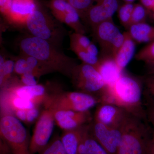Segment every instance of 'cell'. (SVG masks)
I'll return each mask as SVG.
<instances>
[{
	"mask_svg": "<svg viewBox=\"0 0 154 154\" xmlns=\"http://www.w3.org/2000/svg\"><path fill=\"white\" fill-rule=\"evenodd\" d=\"M146 121L128 113L120 127L122 137L116 154H146L152 132Z\"/></svg>",
	"mask_w": 154,
	"mask_h": 154,
	"instance_id": "obj_3",
	"label": "cell"
},
{
	"mask_svg": "<svg viewBox=\"0 0 154 154\" xmlns=\"http://www.w3.org/2000/svg\"><path fill=\"white\" fill-rule=\"evenodd\" d=\"M141 5L147 10H152L154 9V0H140Z\"/></svg>",
	"mask_w": 154,
	"mask_h": 154,
	"instance_id": "obj_38",
	"label": "cell"
},
{
	"mask_svg": "<svg viewBox=\"0 0 154 154\" xmlns=\"http://www.w3.org/2000/svg\"><path fill=\"white\" fill-rule=\"evenodd\" d=\"M95 67L107 86L114 84L123 71L119 68L114 58L110 57H99V63Z\"/></svg>",
	"mask_w": 154,
	"mask_h": 154,
	"instance_id": "obj_17",
	"label": "cell"
},
{
	"mask_svg": "<svg viewBox=\"0 0 154 154\" xmlns=\"http://www.w3.org/2000/svg\"><path fill=\"white\" fill-rule=\"evenodd\" d=\"M5 95L6 96V104L8 107L14 110V112L19 109L28 110L36 106L32 101L18 97L8 91H6Z\"/></svg>",
	"mask_w": 154,
	"mask_h": 154,
	"instance_id": "obj_21",
	"label": "cell"
},
{
	"mask_svg": "<svg viewBox=\"0 0 154 154\" xmlns=\"http://www.w3.org/2000/svg\"><path fill=\"white\" fill-rule=\"evenodd\" d=\"M21 81L22 85H24L33 86L37 84L36 78L30 72L21 75Z\"/></svg>",
	"mask_w": 154,
	"mask_h": 154,
	"instance_id": "obj_33",
	"label": "cell"
},
{
	"mask_svg": "<svg viewBox=\"0 0 154 154\" xmlns=\"http://www.w3.org/2000/svg\"><path fill=\"white\" fill-rule=\"evenodd\" d=\"M38 154H67L61 141L60 138L56 137L49 142Z\"/></svg>",
	"mask_w": 154,
	"mask_h": 154,
	"instance_id": "obj_26",
	"label": "cell"
},
{
	"mask_svg": "<svg viewBox=\"0 0 154 154\" xmlns=\"http://www.w3.org/2000/svg\"><path fill=\"white\" fill-rule=\"evenodd\" d=\"M133 3H125L120 6L118 10V17L122 25L126 28L131 25V15L134 6Z\"/></svg>",
	"mask_w": 154,
	"mask_h": 154,
	"instance_id": "obj_25",
	"label": "cell"
},
{
	"mask_svg": "<svg viewBox=\"0 0 154 154\" xmlns=\"http://www.w3.org/2000/svg\"><path fill=\"white\" fill-rule=\"evenodd\" d=\"M147 9L141 4L135 5L131 15V25L145 23L147 17Z\"/></svg>",
	"mask_w": 154,
	"mask_h": 154,
	"instance_id": "obj_28",
	"label": "cell"
},
{
	"mask_svg": "<svg viewBox=\"0 0 154 154\" xmlns=\"http://www.w3.org/2000/svg\"><path fill=\"white\" fill-rule=\"evenodd\" d=\"M29 70L28 63L23 54L17 58L15 62L14 72L17 74L21 76L28 72Z\"/></svg>",
	"mask_w": 154,
	"mask_h": 154,
	"instance_id": "obj_31",
	"label": "cell"
},
{
	"mask_svg": "<svg viewBox=\"0 0 154 154\" xmlns=\"http://www.w3.org/2000/svg\"><path fill=\"white\" fill-rule=\"evenodd\" d=\"M130 35L138 43L154 41V27L145 23L131 25L128 28Z\"/></svg>",
	"mask_w": 154,
	"mask_h": 154,
	"instance_id": "obj_19",
	"label": "cell"
},
{
	"mask_svg": "<svg viewBox=\"0 0 154 154\" xmlns=\"http://www.w3.org/2000/svg\"><path fill=\"white\" fill-rule=\"evenodd\" d=\"M46 5L58 21L66 24L76 33L85 34L86 28L81 22L79 14L66 1L49 0L46 3Z\"/></svg>",
	"mask_w": 154,
	"mask_h": 154,
	"instance_id": "obj_9",
	"label": "cell"
},
{
	"mask_svg": "<svg viewBox=\"0 0 154 154\" xmlns=\"http://www.w3.org/2000/svg\"><path fill=\"white\" fill-rule=\"evenodd\" d=\"M148 70L149 75L154 74V61L145 62Z\"/></svg>",
	"mask_w": 154,
	"mask_h": 154,
	"instance_id": "obj_40",
	"label": "cell"
},
{
	"mask_svg": "<svg viewBox=\"0 0 154 154\" xmlns=\"http://www.w3.org/2000/svg\"><path fill=\"white\" fill-rule=\"evenodd\" d=\"M146 154H154V131H153L151 138L148 147Z\"/></svg>",
	"mask_w": 154,
	"mask_h": 154,
	"instance_id": "obj_39",
	"label": "cell"
},
{
	"mask_svg": "<svg viewBox=\"0 0 154 154\" xmlns=\"http://www.w3.org/2000/svg\"><path fill=\"white\" fill-rule=\"evenodd\" d=\"M68 2L75 8L84 21L89 9L94 5L95 0H68Z\"/></svg>",
	"mask_w": 154,
	"mask_h": 154,
	"instance_id": "obj_27",
	"label": "cell"
},
{
	"mask_svg": "<svg viewBox=\"0 0 154 154\" xmlns=\"http://www.w3.org/2000/svg\"><path fill=\"white\" fill-rule=\"evenodd\" d=\"M15 62L12 60H5L2 55L0 58V85L3 87L8 81L14 72Z\"/></svg>",
	"mask_w": 154,
	"mask_h": 154,
	"instance_id": "obj_23",
	"label": "cell"
},
{
	"mask_svg": "<svg viewBox=\"0 0 154 154\" xmlns=\"http://www.w3.org/2000/svg\"><path fill=\"white\" fill-rule=\"evenodd\" d=\"M124 41L114 57V59L119 68L123 71L132 59L135 51L136 42L128 31L123 33Z\"/></svg>",
	"mask_w": 154,
	"mask_h": 154,
	"instance_id": "obj_18",
	"label": "cell"
},
{
	"mask_svg": "<svg viewBox=\"0 0 154 154\" xmlns=\"http://www.w3.org/2000/svg\"><path fill=\"white\" fill-rule=\"evenodd\" d=\"M119 31H120L116 26L113 19L102 22L93 30L94 37L101 48L100 57H112L111 45L114 38Z\"/></svg>",
	"mask_w": 154,
	"mask_h": 154,
	"instance_id": "obj_13",
	"label": "cell"
},
{
	"mask_svg": "<svg viewBox=\"0 0 154 154\" xmlns=\"http://www.w3.org/2000/svg\"><path fill=\"white\" fill-rule=\"evenodd\" d=\"M43 104L45 109L54 111H88L100 103L99 98L90 94L77 92H59L46 95Z\"/></svg>",
	"mask_w": 154,
	"mask_h": 154,
	"instance_id": "obj_5",
	"label": "cell"
},
{
	"mask_svg": "<svg viewBox=\"0 0 154 154\" xmlns=\"http://www.w3.org/2000/svg\"><path fill=\"white\" fill-rule=\"evenodd\" d=\"M70 49L75 53L82 63L96 67L99 63V57L90 54L87 50L70 42Z\"/></svg>",
	"mask_w": 154,
	"mask_h": 154,
	"instance_id": "obj_22",
	"label": "cell"
},
{
	"mask_svg": "<svg viewBox=\"0 0 154 154\" xmlns=\"http://www.w3.org/2000/svg\"><path fill=\"white\" fill-rule=\"evenodd\" d=\"M143 78L123 71L114 84L106 86L100 97V103L116 105L146 121V112L143 103Z\"/></svg>",
	"mask_w": 154,
	"mask_h": 154,
	"instance_id": "obj_1",
	"label": "cell"
},
{
	"mask_svg": "<svg viewBox=\"0 0 154 154\" xmlns=\"http://www.w3.org/2000/svg\"><path fill=\"white\" fill-rule=\"evenodd\" d=\"M128 113L116 105L109 103L99 104L94 119L111 127L120 128Z\"/></svg>",
	"mask_w": 154,
	"mask_h": 154,
	"instance_id": "obj_12",
	"label": "cell"
},
{
	"mask_svg": "<svg viewBox=\"0 0 154 154\" xmlns=\"http://www.w3.org/2000/svg\"><path fill=\"white\" fill-rule=\"evenodd\" d=\"M143 97L146 105H154V74L143 78Z\"/></svg>",
	"mask_w": 154,
	"mask_h": 154,
	"instance_id": "obj_24",
	"label": "cell"
},
{
	"mask_svg": "<svg viewBox=\"0 0 154 154\" xmlns=\"http://www.w3.org/2000/svg\"><path fill=\"white\" fill-rule=\"evenodd\" d=\"M26 110L24 109H19L15 111V116L21 121H26Z\"/></svg>",
	"mask_w": 154,
	"mask_h": 154,
	"instance_id": "obj_37",
	"label": "cell"
},
{
	"mask_svg": "<svg viewBox=\"0 0 154 154\" xmlns=\"http://www.w3.org/2000/svg\"><path fill=\"white\" fill-rule=\"evenodd\" d=\"M12 3L13 0H0V11L1 14L7 19L11 13Z\"/></svg>",
	"mask_w": 154,
	"mask_h": 154,
	"instance_id": "obj_32",
	"label": "cell"
},
{
	"mask_svg": "<svg viewBox=\"0 0 154 154\" xmlns=\"http://www.w3.org/2000/svg\"><path fill=\"white\" fill-rule=\"evenodd\" d=\"M147 119L153 127L154 131V105H146Z\"/></svg>",
	"mask_w": 154,
	"mask_h": 154,
	"instance_id": "obj_35",
	"label": "cell"
},
{
	"mask_svg": "<svg viewBox=\"0 0 154 154\" xmlns=\"http://www.w3.org/2000/svg\"><path fill=\"white\" fill-rule=\"evenodd\" d=\"M86 50L91 55L94 56L98 57L99 51H98V48L96 45L92 42H91V44L89 45Z\"/></svg>",
	"mask_w": 154,
	"mask_h": 154,
	"instance_id": "obj_36",
	"label": "cell"
},
{
	"mask_svg": "<svg viewBox=\"0 0 154 154\" xmlns=\"http://www.w3.org/2000/svg\"><path fill=\"white\" fill-rule=\"evenodd\" d=\"M6 91L22 99L30 100L36 105L43 103L46 96L44 86L38 84L33 86L14 85Z\"/></svg>",
	"mask_w": 154,
	"mask_h": 154,
	"instance_id": "obj_16",
	"label": "cell"
},
{
	"mask_svg": "<svg viewBox=\"0 0 154 154\" xmlns=\"http://www.w3.org/2000/svg\"><path fill=\"white\" fill-rule=\"evenodd\" d=\"M125 3H133L136 0H123Z\"/></svg>",
	"mask_w": 154,
	"mask_h": 154,
	"instance_id": "obj_41",
	"label": "cell"
},
{
	"mask_svg": "<svg viewBox=\"0 0 154 154\" xmlns=\"http://www.w3.org/2000/svg\"><path fill=\"white\" fill-rule=\"evenodd\" d=\"M19 45L23 54L37 59L54 72H59L69 78L78 65L75 59L65 54L60 48L31 35L23 37Z\"/></svg>",
	"mask_w": 154,
	"mask_h": 154,
	"instance_id": "obj_2",
	"label": "cell"
},
{
	"mask_svg": "<svg viewBox=\"0 0 154 154\" xmlns=\"http://www.w3.org/2000/svg\"><path fill=\"white\" fill-rule=\"evenodd\" d=\"M39 111L35 106L33 108L26 110V121L28 123H31L38 116Z\"/></svg>",
	"mask_w": 154,
	"mask_h": 154,
	"instance_id": "obj_34",
	"label": "cell"
},
{
	"mask_svg": "<svg viewBox=\"0 0 154 154\" xmlns=\"http://www.w3.org/2000/svg\"><path fill=\"white\" fill-rule=\"evenodd\" d=\"M153 16H154V9H153Z\"/></svg>",
	"mask_w": 154,
	"mask_h": 154,
	"instance_id": "obj_42",
	"label": "cell"
},
{
	"mask_svg": "<svg viewBox=\"0 0 154 154\" xmlns=\"http://www.w3.org/2000/svg\"><path fill=\"white\" fill-rule=\"evenodd\" d=\"M30 35L60 48L66 35L62 23L51 16L39 4L25 25Z\"/></svg>",
	"mask_w": 154,
	"mask_h": 154,
	"instance_id": "obj_4",
	"label": "cell"
},
{
	"mask_svg": "<svg viewBox=\"0 0 154 154\" xmlns=\"http://www.w3.org/2000/svg\"><path fill=\"white\" fill-rule=\"evenodd\" d=\"M70 42H73L80 47L85 49H87V48L91 44V41L85 34L82 33H76L74 32L69 34Z\"/></svg>",
	"mask_w": 154,
	"mask_h": 154,
	"instance_id": "obj_30",
	"label": "cell"
},
{
	"mask_svg": "<svg viewBox=\"0 0 154 154\" xmlns=\"http://www.w3.org/2000/svg\"><path fill=\"white\" fill-rule=\"evenodd\" d=\"M90 129V124L74 129L64 130L60 140L67 154H78L81 142Z\"/></svg>",
	"mask_w": 154,
	"mask_h": 154,
	"instance_id": "obj_15",
	"label": "cell"
},
{
	"mask_svg": "<svg viewBox=\"0 0 154 154\" xmlns=\"http://www.w3.org/2000/svg\"><path fill=\"white\" fill-rule=\"evenodd\" d=\"M78 154H110L89 131L83 138L80 143Z\"/></svg>",
	"mask_w": 154,
	"mask_h": 154,
	"instance_id": "obj_20",
	"label": "cell"
},
{
	"mask_svg": "<svg viewBox=\"0 0 154 154\" xmlns=\"http://www.w3.org/2000/svg\"><path fill=\"white\" fill-rule=\"evenodd\" d=\"M70 78L74 86L79 91L93 95L99 99L106 88L104 80L96 68L84 63L75 67Z\"/></svg>",
	"mask_w": 154,
	"mask_h": 154,
	"instance_id": "obj_7",
	"label": "cell"
},
{
	"mask_svg": "<svg viewBox=\"0 0 154 154\" xmlns=\"http://www.w3.org/2000/svg\"><path fill=\"white\" fill-rule=\"evenodd\" d=\"M90 132L109 154H117L121 139L120 128L108 126L94 119L90 124Z\"/></svg>",
	"mask_w": 154,
	"mask_h": 154,
	"instance_id": "obj_10",
	"label": "cell"
},
{
	"mask_svg": "<svg viewBox=\"0 0 154 154\" xmlns=\"http://www.w3.org/2000/svg\"><path fill=\"white\" fill-rule=\"evenodd\" d=\"M0 133L12 154H30V138L25 127L16 116L4 114L0 121Z\"/></svg>",
	"mask_w": 154,
	"mask_h": 154,
	"instance_id": "obj_6",
	"label": "cell"
},
{
	"mask_svg": "<svg viewBox=\"0 0 154 154\" xmlns=\"http://www.w3.org/2000/svg\"><path fill=\"white\" fill-rule=\"evenodd\" d=\"M35 0H13L11 13L7 19L18 25H25L37 8Z\"/></svg>",
	"mask_w": 154,
	"mask_h": 154,
	"instance_id": "obj_14",
	"label": "cell"
},
{
	"mask_svg": "<svg viewBox=\"0 0 154 154\" xmlns=\"http://www.w3.org/2000/svg\"><path fill=\"white\" fill-rule=\"evenodd\" d=\"M55 122L51 110L45 109L39 116L30 139V154L38 153L49 143Z\"/></svg>",
	"mask_w": 154,
	"mask_h": 154,
	"instance_id": "obj_8",
	"label": "cell"
},
{
	"mask_svg": "<svg viewBox=\"0 0 154 154\" xmlns=\"http://www.w3.org/2000/svg\"><path fill=\"white\" fill-rule=\"evenodd\" d=\"M52 111L56 123L63 130L76 128L93 120L90 110L82 112L69 110Z\"/></svg>",
	"mask_w": 154,
	"mask_h": 154,
	"instance_id": "obj_11",
	"label": "cell"
},
{
	"mask_svg": "<svg viewBox=\"0 0 154 154\" xmlns=\"http://www.w3.org/2000/svg\"><path fill=\"white\" fill-rule=\"evenodd\" d=\"M136 59L145 62L154 61V41L143 48L135 56Z\"/></svg>",
	"mask_w": 154,
	"mask_h": 154,
	"instance_id": "obj_29",
	"label": "cell"
}]
</instances>
